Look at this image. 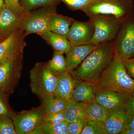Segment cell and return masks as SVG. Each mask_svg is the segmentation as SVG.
Masks as SVG:
<instances>
[{
    "mask_svg": "<svg viewBox=\"0 0 134 134\" xmlns=\"http://www.w3.org/2000/svg\"><path fill=\"white\" fill-rule=\"evenodd\" d=\"M115 56L113 41L100 43L72 72L80 81L92 84L98 81Z\"/></svg>",
    "mask_w": 134,
    "mask_h": 134,
    "instance_id": "cell-1",
    "label": "cell"
},
{
    "mask_svg": "<svg viewBox=\"0 0 134 134\" xmlns=\"http://www.w3.org/2000/svg\"><path fill=\"white\" fill-rule=\"evenodd\" d=\"M91 84L102 90L120 93L134 92V80L129 74L122 59L115 54L100 78Z\"/></svg>",
    "mask_w": 134,
    "mask_h": 134,
    "instance_id": "cell-2",
    "label": "cell"
},
{
    "mask_svg": "<svg viewBox=\"0 0 134 134\" xmlns=\"http://www.w3.org/2000/svg\"><path fill=\"white\" fill-rule=\"evenodd\" d=\"M134 11L133 0H90L83 12L89 18L98 15L113 16L122 23Z\"/></svg>",
    "mask_w": 134,
    "mask_h": 134,
    "instance_id": "cell-3",
    "label": "cell"
},
{
    "mask_svg": "<svg viewBox=\"0 0 134 134\" xmlns=\"http://www.w3.org/2000/svg\"><path fill=\"white\" fill-rule=\"evenodd\" d=\"M32 92L40 98L54 93L58 77L48 68L47 63H37L30 72Z\"/></svg>",
    "mask_w": 134,
    "mask_h": 134,
    "instance_id": "cell-4",
    "label": "cell"
},
{
    "mask_svg": "<svg viewBox=\"0 0 134 134\" xmlns=\"http://www.w3.org/2000/svg\"><path fill=\"white\" fill-rule=\"evenodd\" d=\"M57 5H51L40 8L22 15L20 29L25 31L26 36L50 31L49 22L51 16L57 12Z\"/></svg>",
    "mask_w": 134,
    "mask_h": 134,
    "instance_id": "cell-5",
    "label": "cell"
},
{
    "mask_svg": "<svg viewBox=\"0 0 134 134\" xmlns=\"http://www.w3.org/2000/svg\"><path fill=\"white\" fill-rule=\"evenodd\" d=\"M113 44L115 55L122 59L134 58V11L121 24Z\"/></svg>",
    "mask_w": 134,
    "mask_h": 134,
    "instance_id": "cell-6",
    "label": "cell"
},
{
    "mask_svg": "<svg viewBox=\"0 0 134 134\" xmlns=\"http://www.w3.org/2000/svg\"><path fill=\"white\" fill-rule=\"evenodd\" d=\"M23 54L0 65V92L8 96L13 93L21 75Z\"/></svg>",
    "mask_w": 134,
    "mask_h": 134,
    "instance_id": "cell-7",
    "label": "cell"
},
{
    "mask_svg": "<svg viewBox=\"0 0 134 134\" xmlns=\"http://www.w3.org/2000/svg\"><path fill=\"white\" fill-rule=\"evenodd\" d=\"M94 26V36L91 44L113 41L121 23L115 17L110 15H98L89 18Z\"/></svg>",
    "mask_w": 134,
    "mask_h": 134,
    "instance_id": "cell-8",
    "label": "cell"
},
{
    "mask_svg": "<svg viewBox=\"0 0 134 134\" xmlns=\"http://www.w3.org/2000/svg\"><path fill=\"white\" fill-rule=\"evenodd\" d=\"M41 106L28 111L13 112L11 115L17 134H34L43 121Z\"/></svg>",
    "mask_w": 134,
    "mask_h": 134,
    "instance_id": "cell-9",
    "label": "cell"
},
{
    "mask_svg": "<svg viewBox=\"0 0 134 134\" xmlns=\"http://www.w3.org/2000/svg\"><path fill=\"white\" fill-rule=\"evenodd\" d=\"M25 31L19 29L0 43V65L6 61L23 54L26 45Z\"/></svg>",
    "mask_w": 134,
    "mask_h": 134,
    "instance_id": "cell-10",
    "label": "cell"
},
{
    "mask_svg": "<svg viewBox=\"0 0 134 134\" xmlns=\"http://www.w3.org/2000/svg\"><path fill=\"white\" fill-rule=\"evenodd\" d=\"M94 31V25L90 20L81 22L75 20L70 29L67 38L71 45L91 44Z\"/></svg>",
    "mask_w": 134,
    "mask_h": 134,
    "instance_id": "cell-11",
    "label": "cell"
},
{
    "mask_svg": "<svg viewBox=\"0 0 134 134\" xmlns=\"http://www.w3.org/2000/svg\"><path fill=\"white\" fill-rule=\"evenodd\" d=\"M97 88L95 100L108 111L123 107L129 99L131 94Z\"/></svg>",
    "mask_w": 134,
    "mask_h": 134,
    "instance_id": "cell-12",
    "label": "cell"
},
{
    "mask_svg": "<svg viewBox=\"0 0 134 134\" xmlns=\"http://www.w3.org/2000/svg\"><path fill=\"white\" fill-rule=\"evenodd\" d=\"M96 46L92 44L71 45L66 54L68 72L72 73L76 69L94 50Z\"/></svg>",
    "mask_w": 134,
    "mask_h": 134,
    "instance_id": "cell-13",
    "label": "cell"
},
{
    "mask_svg": "<svg viewBox=\"0 0 134 134\" xmlns=\"http://www.w3.org/2000/svg\"><path fill=\"white\" fill-rule=\"evenodd\" d=\"M128 117L123 107L109 111L104 122L108 134H121L125 129Z\"/></svg>",
    "mask_w": 134,
    "mask_h": 134,
    "instance_id": "cell-14",
    "label": "cell"
},
{
    "mask_svg": "<svg viewBox=\"0 0 134 134\" xmlns=\"http://www.w3.org/2000/svg\"><path fill=\"white\" fill-rule=\"evenodd\" d=\"M22 15L5 7L0 12V34L5 38L20 29Z\"/></svg>",
    "mask_w": 134,
    "mask_h": 134,
    "instance_id": "cell-15",
    "label": "cell"
},
{
    "mask_svg": "<svg viewBox=\"0 0 134 134\" xmlns=\"http://www.w3.org/2000/svg\"><path fill=\"white\" fill-rule=\"evenodd\" d=\"M58 82L54 95L68 101H72L77 79L72 73L66 72L57 76Z\"/></svg>",
    "mask_w": 134,
    "mask_h": 134,
    "instance_id": "cell-16",
    "label": "cell"
},
{
    "mask_svg": "<svg viewBox=\"0 0 134 134\" xmlns=\"http://www.w3.org/2000/svg\"><path fill=\"white\" fill-rule=\"evenodd\" d=\"M97 88L96 86L91 84L80 81L77 79L72 100L88 104L93 103L96 100Z\"/></svg>",
    "mask_w": 134,
    "mask_h": 134,
    "instance_id": "cell-17",
    "label": "cell"
},
{
    "mask_svg": "<svg viewBox=\"0 0 134 134\" xmlns=\"http://www.w3.org/2000/svg\"><path fill=\"white\" fill-rule=\"evenodd\" d=\"M38 35L51 46L54 50L62 54H66L71 47V44L68 38L50 31L43 32Z\"/></svg>",
    "mask_w": 134,
    "mask_h": 134,
    "instance_id": "cell-18",
    "label": "cell"
},
{
    "mask_svg": "<svg viewBox=\"0 0 134 134\" xmlns=\"http://www.w3.org/2000/svg\"><path fill=\"white\" fill-rule=\"evenodd\" d=\"M75 20L72 18L54 13L49 22L50 31L67 37L70 29Z\"/></svg>",
    "mask_w": 134,
    "mask_h": 134,
    "instance_id": "cell-19",
    "label": "cell"
},
{
    "mask_svg": "<svg viewBox=\"0 0 134 134\" xmlns=\"http://www.w3.org/2000/svg\"><path fill=\"white\" fill-rule=\"evenodd\" d=\"M41 99L43 115L65 111L71 102L57 97L54 94Z\"/></svg>",
    "mask_w": 134,
    "mask_h": 134,
    "instance_id": "cell-20",
    "label": "cell"
},
{
    "mask_svg": "<svg viewBox=\"0 0 134 134\" xmlns=\"http://www.w3.org/2000/svg\"><path fill=\"white\" fill-rule=\"evenodd\" d=\"M88 104L72 100L65 110L66 121L70 123L85 118L86 108Z\"/></svg>",
    "mask_w": 134,
    "mask_h": 134,
    "instance_id": "cell-21",
    "label": "cell"
},
{
    "mask_svg": "<svg viewBox=\"0 0 134 134\" xmlns=\"http://www.w3.org/2000/svg\"><path fill=\"white\" fill-rule=\"evenodd\" d=\"M109 114V111L98 104L96 100L88 105L86 108L85 118L88 120L104 122Z\"/></svg>",
    "mask_w": 134,
    "mask_h": 134,
    "instance_id": "cell-22",
    "label": "cell"
},
{
    "mask_svg": "<svg viewBox=\"0 0 134 134\" xmlns=\"http://www.w3.org/2000/svg\"><path fill=\"white\" fill-rule=\"evenodd\" d=\"M68 125L66 121L54 124L43 121L34 134H69Z\"/></svg>",
    "mask_w": 134,
    "mask_h": 134,
    "instance_id": "cell-23",
    "label": "cell"
},
{
    "mask_svg": "<svg viewBox=\"0 0 134 134\" xmlns=\"http://www.w3.org/2000/svg\"><path fill=\"white\" fill-rule=\"evenodd\" d=\"M48 68L57 76L68 72L66 61L63 54L54 50L52 59L47 63Z\"/></svg>",
    "mask_w": 134,
    "mask_h": 134,
    "instance_id": "cell-24",
    "label": "cell"
},
{
    "mask_svg": "<svg viewBox=\"0 0 134 134\" xmlns=\"http://www.w3.org/2000/svg\"><path fill=\"white\" fill-rule=\"evenodd\" d=\"M24 13L51 5H58L60 0H19Z\"/></svg>",
    "mask_w": 134,
    "mask_h": 134,
    "instance_id": "cell-25",
    "label": "cell"
},
{
    "mask_svg": "<svg viewBox=\"0 0 134 134\" xmlns=\"http://www.w3.org/2000/svg\"><path fill=\"white\" fill-rule=\"evenodd\" d=\"M81 134H108L104 122L88 120Z\"/></svg>",
    "mask_w": 134,
    "mask_h": 134,
    "instance_id": "cell-26",
    "label": "cell"
},
{
    "mask_svg": "<svg viewBox=\"0 0 134 134\" xmlns=\"http://www.w3.org/2000/svg\"><path fill=\"white\" fill-rule=\"evenodd\" d=\"M0 134H17L11 117H0Z\"/></svg>",
    "mask_w": 134,
    "mask_h": 134,
    "instance_id": "cell-27",
    "label": "cell"
},
{
    "mask_svg": "<svg viewBox=\"0 0 134 134\" xmlns=\"http://www.w3.org/2000/svg\"><path fill=\"white\" fill-rule=\"evenodd\" d=\"M68 8L72 10L84 12L88 7L90 0H60Z\"/></svg>",
    "mask_w": 134,
    "mask_h": 134,
    "instance_id": "cell-28",
    "label": "cell"
},
{
    "mask_svg": "<svg viewBox=\"0 0 134 134\" xmlns=\"http://www.w3.org/2000/svg\"><path fill=\"white\" fill-rule=\"evenodd\" d=\"M88 121L86 118H83L75 122L68 123V129L69 134H81Z\"/></svg>",
    "mask_w": 134,
    "mask_h": 134,
    "instance_id": "cell-29",
    "label": "cell"
},
{
    "mask_svg": "<svg viewBox=\"0 0 134 134\" xmlns=\"http://www.w3.org/2000/svg\"><path fill=\"white\" fill-rule=\"evenodd\" d=\"M43 121L58 124L66 121L65 115V111L50 114L43 115Z\"/></svg>",
    "mask_w": 134,
    "mask_h": 134,
    "instance_id": "cell-30",
    "label": "cell"
},
{
    "mask_svg": "<svg viewBox=\"0 0 134 134\" xmlns=\"http://www.w3.org/2000/svg\"><path fill=\"white\" fill-rule=\"evenodd\" d=\"M8 96L0 92V117H11L14 111L10 108L7 101Z\"/></svg>",
    "mask_w": 134,
    "mask_h": 134,
    "instance_id": "cell-31",
    "label": "cell"
},
{
    "mask_svg": "<svg viewBox=\"0 0 134 134\" xmlns=\"http://www.w3.org/2000/svg\"><path fill=\"white\" fill-rule=\"evenodd\" d=\"M6 7L19 16L24 14L19 0H3Z\"/></svg>",
    "mask_w": 134,
    "mask_h": 134,
    "instance_id": "cell-32",
    "label": "cell"
},
{
    "mask_svg": "<svg viewBox=\"0 0 134 134\" xmlns=\"http://www.w3.org/2000/svg\"><path fill=\"white\" fill-rule=\"evenodd\" d=\"M123 108L128 115L134 114V92L131 93L129 99Z\"/></svg>",
    "mask_w": 134,
    "mask_h": 134,
    "instance_id": "cell-33",
    "label": "cell"
},
{
    "mask_svg": "<svg viewBox=\"0 0 134 134\" xmlns=\"http://www.w3.org/2000/svg\"><path fill=\"white\" fill-rule=\"evenodd\" d=\"M129 74L134 80V58L122 59Z\"/></svg>",
    "mask_w": 134,
    "mask_h": 134,
    "instance_id": "cell-34",
    "label": "cell"
},
{
    "mask_svg": "<svg viewBox=\"0 0 134 134\" xmlns=\"http://www.w3.org/2000/svg\"><path fill=\"white\" fill-rule=\"evenodd\" d=\"M126 129H134V114L128 115Z\"/></svg>",
    "mask_w": 134,
    "mask_h": 134,
    "instance_id": "cell-35",
    "label": "cell"
},
{
    "mask_svg": "<svg viewBox=\"0 0 134 134\" xmlns=\"http://www.w3.org/2000/svg\"><path fill=\"white\" fill-rule=\"evenodd\" d=\"M121 134H134V129H126Z\"/></svg>",
    "mask_w": 134,
    "mask_h": 134,
    "instance_id": "cell-36",
    "label": "cell"
},
{
    "mask_svg": "<svg viewBox=\"0 0 134 134\" xmlns=\"http://www.w3.org/2000/svg\"><path fill=\"white\" fill-rule=\"evenodd\" d=\"M5 7V3L3 0H0V12Z\"/></svg>",
    "mask_w": 134,
    "mask_h": 134,
    "instance_id": "cell-37",
    "label": "cell"
},
{
    "mask_svg": "<svg viewBox=\"0 0 134 134\" xmlns=\"http://www.w3.org/2000/svg\"><path fill=\"white\" fill-rule=\"evenodd\" d=\"M5 38H5L2 35H1L0 34V43H1V42H2V41H3Z\"/></svg>",
    "mask_w": 134,
    "mask_h": 134,
    "instance_id": "cell-38",
    "label": "cell"
}]
</instances>
